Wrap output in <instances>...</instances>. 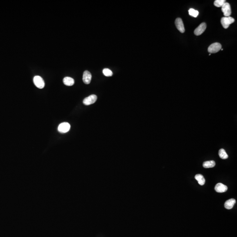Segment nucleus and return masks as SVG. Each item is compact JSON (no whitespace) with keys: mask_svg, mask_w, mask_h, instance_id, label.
I'll list each match as a JSON object with an SVG mask.
<instances>
[{"mask_svg":"<svg viewBox=\"0 0 237 237\" xmlns=\"http://www.w3.org/2000/svg\"><path fill=\"white\" fill-rule=\"evenodd\" d=\"M234 19L231 17H224L221 19V23L224 29H227L230 24L234 23Z\"/></svg>","mask_w":237,"mask_h":237,"instance_id":"1","label":"nucleus"},{"mask_svg":"<svg viewBox=\"0 0 237 237\" xmlns=\"http://www.w3.org/2000/svg\"><path fill=\"white\" fill-rule=\"evenodd\" d=\"M222 48L221 44L219 43H215L211 44L208 49V51L210 54L218 52Z\"/></svg>","mask_w":237,"mask_h":237,"instance_id":"2","label":"nucleus"},{"mask_svg":"<svg viewBox=\"0 0 237 237\" xmlns=\"http://www.w3.org/2000/svg\"><path fill=\"white\" fill-rule=\"evenodd\" d=\"M33 82L38 88L42 89L44 87L45 83L43 78L39 76H36L33 78Z\"/></svg>","mask_w":237,"mask_h":237,"instance_id":"3","label":"nucleus"},{"mask_svg":"<svg viewBox=\"0 0 237 237\" xmlns=\"http://www.w3.org/2000/svg\"><path fill=\"white\" fill-rule=\"evenodd\" d=\"M70 125L67 122H64L59 124L58 128V130L59 132L62 133H66L70 131Z\"/></svg>","mask_w":237,"mask_h":237,"instance_id":"4","label":"nucleus"},{"mask_svg":"<svg viewBox=\"0 0 237 237\" xmlns=\"http://www.w3.org/2000/svg\"><path fill=\"white\" fill-rule=\"evenodd\" d=\"M97 99V97L94 94H92L86 98L83 101V103L86 106H89L95 103Z\"/></svg>","mask_w":237,"mask_h":237,"instance_id":"5","label":"nucleus"},{"mask_svg":"<svg viewBox=\"0 0 237 237\" xmlns=\"http://www.w3.org/2000/svg\"><path fill=\"white\" fill-rule=\"evenodd\" d=\"M221 7V10L225 17H229L231 14V8L229 3L225 2Z\"/></svg>","mask_w":237,"mask_h":237,"instance_id":"6","label":"nucleus"},{"mask_svg":"<svg viewBox=\"0 0 237 237\" xmlns=\"http://www.w3.org/2000/svg\"><path fill=\"white\" fill-rule=\"evenodd\" d=\"M206 28V23H201L198 27L195 30V35L196 36H199L204 33Z\"/></svg>","mask_w":237,"mask_h":237,"instance_id":"7","label":"nucleus"},{"mask_svg":"<svg viewBox=\"0 0 237 237\" xmlns=\"http://www.w3.org/2000/svg\"><path fill=\"white\" fill-rule=\"evenodd\" d=\"M175 25L176 26L177 30L181 33H184L185 31V28L184 27V23L181 19L178 18L175 20Z\"/></svg>","mask_w":237,"mask_h":237,"instance_id":"8","label":"nucleus"},{"mask_svg":"<svg viewBox=\"0 0 237 237\" xmlns=\"http://www.w3.org/2000/svg\"><path fill=\"white\" fill-rule=\"evenodd\" d=\"M92 76L90 72L88 71H85L83 74V80L84 84H88L91 83Z\"/></svg>","mask_w":237,"mask_h":237,"instance_id":"9","label":"nucleus"},{"mask_svg":"<svg viewBox=\"0 0 237 237\" xmlns=\"http://www.w3.org/2000/svg\"><path fill=\"white\" fill-rule=\"evenodd\" d=\"M215 190L217 193H223L228 190V187L222 183H218L215 186Z\"/></svg>","mask_w":237,"mask_h":237,"instance_id":"10","label":"nucleus"},{"mask_svg":"<svg viewBox=\"0 0 237 237\" xmlns=\"http://www.w3.org/2000/svg\"><path fill=\"white\" fill-rule=\"evenodd\" d=\"M235 202H236V201H235V199H233V198L229 199L225 202V208H227V209H228V210H230L233 207Z\"/></svg>","mask_w":237,"mask_h":237,"instance_id":"11","label":"nucleus"},{"mask_svg":"<svg viewBox=\"0 0 237 237\" xmlns=\"http://www.w3.org/2000/svg\"><path fill=\"white\" fill-rule=\"evenodd\" d=\"M63 83L68 86H71L74 84V80L71 77H66L63 79Z\"/></svg>","mask_w":237,"mask_h":237,"instance_id":"12","label":"nucleus"},{"mask_svg":"<svg viewBox=\"0 0 237 237\" xmlns=\"http://www.w3.org/2000/svg\"><path fill=\"white\" fill-rule=\"evenodd\" d=\"M195 179L197 180L200 185H203L205 184L206 181L205 178L201 174H196L195 176Z\"/></svg>","mask_w":237,"mask_h":237,"instance_id":"13","label":"nucleus"},{"mask_svg":"<svg viewBox=\"0 0 237 237\" xmlns=\"http://www.w3.org/2000/svg\"><path fill=\"white\" fill-rule=\"evenodd\" d=\"M215 162L213 160L211 161H206L203 163V167L205 168H212L215 166Z\"/></svg>","mask_w":237,"mask_h":237,"instance_id":"14","label":"nucleus"},{"mask_svg":"<svg viewBox=\"0 0 237 237\" xmlns=\"http://www.w3.org/2000/svg\"><path fill=\"white\" fill-rule=\"evenodd\" d=\"M219 155L220 158L223 159H228V156L226 152L225 151L224 149H222L219 150Z\"/></svg>","mask_w":237,"mask_h":237,"instance_id":"15","label":"nucleus"},{"mask_svg":"<svg viewBox=\"0 0 237 237\" xmlns=\"http://www.w3.org/2000/svg\"><path fill=\"white\" fill-rule=\"evenodd\" d=\"M189 14L191 16H193L194 17H197L199 13L198 11L195 10L193 9H190L189 10Z\"/></svg>","mask_w":237,"mask_h":237,"instance_id":"16","label":"nucleus"},{"mask_svg":"<svg viewBox=\"0 0 237 237\" xmlns=\"http://www.w3.org/2000/svg\"><path fill=\"white\" fill-rule=\"evenodd\" d=\"M225 2V0H216L214 1V5L217 7H222Z\"/></svg>","mask_w":237,"mask_h":237,"instance_id":"17","label":"nucleus"},{"mask_svg":"<svg viewBox=\"0 0 237 237\" xmlns=\"http://www.w3.org/2000/svg\"><path fill=\"white\" fill-rule=\"evenodd\" d=\"M103 73L106 76H111L113 74L112 71L110 69H107V68L104 69L103 70Z\"/></svg>","mask_w":237,"mask_h":237,"instance_id":"18","label":"nucleus"}]
</instances>
